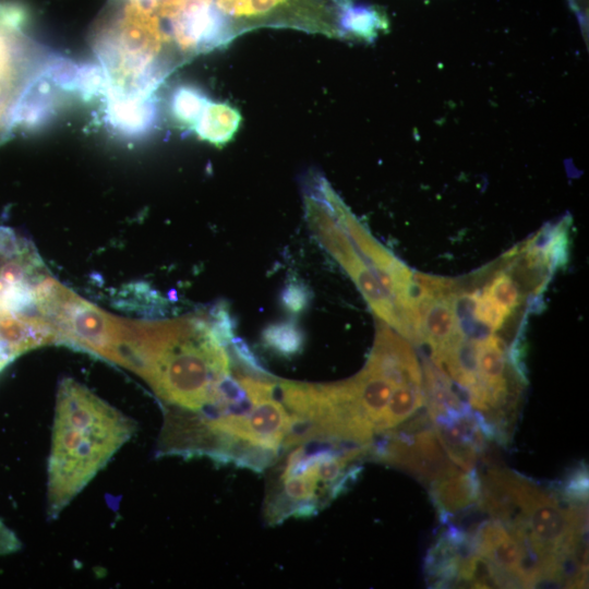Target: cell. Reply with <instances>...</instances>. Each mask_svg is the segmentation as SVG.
<instances>
[{"mask_svg": "<svg viewBox=\"0 0 589 589\" xmlns=\"http://www.w3.org/2000/svg\"><path fill=\"white\" fill-rule=\"evenodd\" d=\"M109 361L151 386L164 419L201 414L230 373L229 357L214 337L207 313L166 321L122 318Z\"/></svg>", "mask_w": 589, "mask_h": 589, "instance_id": "1", "label": "cell"}, {"mask_svg": "<svg viewBox=\"0 0 589 589\" xmlns=\"http://www.w3.org/2000/svg\"><path fill=\"white\" fill-rule=\"evenodd\" d=\"M135 421L86 386H58L48 459L47 513L56 518L132 437Z\"/></svg>", "mask_w": 589, "mask_h": 589, "instance_id": "2", "label": "cell"}, {"mask_svg": "<svg viewBox=\"0 0 589 589\" xmlns=\"http://www.w3.org/2000/svg\"><path fill=\"white\" fill-rule=\"evenodd\" d=\"M49 276L33 244L0 227V347L14 359L51 342L43 308Z\"/></svg>", "mask_w": 589, "mask_h": 589, "instance_id": "3", "label": "cell"}, {"mask_svg": "<svg viewBox=\"0 0 589 589\" xmlns=\"http://www.w3.org/2000/svg\"><path fill=\"white\" fill-rule=\"evenodd\" d=\"M62 62L27 31L23 9L0 0V147L28 120L39 86Z\"/></svg>", "mask_w": 589, "mask_h": 589, "instance_id": "4", "label": "cell"}, {"mask_svg": "<svg viewBox=\"0 0 589 589\" xmlns=\"http://www.w3.org/2000/svg\"><path fill=\"white\" fill-rule=\"evenodd\" d=\"M233 38L261 27L341 35L346 0H216Z\"/></svg>", "mask_w": 589, "mask_h": 589, "instance_id": "5", "label": "cell"}, {"mask_svg": "<svg viewBox=\"0 0 589 589\" xmlns=\"http://www.w3.org/2000/svg\"><path fill=\"white\" fill-rule=\"evenodd\" d=\"M368 455L430 483L459 471L445 453L434 429H422L414 433L390 431L385 433L382 441L371 444Z\"/></svg>", "mask_w": 589, "mask_h": 589, "instance_id": "6", "label": "cell"}, {"mask_svg": "<svg viewBox=\"0 0 589 589\" xmlns=\"http://www.w3.org/2000/svg\"><path fill=\"white\" fill-rule=\"evenodd\" d=\"M311 229L322 245L341 264L353 279L373 312L388 326L404 336L406 327L399 317L396 306L380 284L371 267L362 260L344 230L328 215H321L313 220Z\"/></svg>", "mask_w": 589, "mask_h": 589, "instance_id": "7", "label": "cell"}, {"mask_svg": "<svg viewBox=\"0 0 589 589\" xmlns=\"http://www.w3.org/2000/svg\"><path fill=\"white\" fill-rule=\"evenodd\" d=\"M388 378L396 387L422 386V373L410 345L387 324H378L375 341L365 364Z\"/></svg>", "mask_w": 589, "mask_h": 589, "instance_id": "8", "label": "cell"}, {"mask_svg": "<svg viewBox=\"0 0 589 589\" xmlns=\"http://www.w3.org/2000/svg\"><path fill=\"white\" fill-rule=\"evenodd\" d=\"M432 421L436 436L449 459L465 471L474 469L478 456L485 447V436L477 420V413L469 411Z\"/></svg>", "mask_w": 589, "mask_h": 589, "instance_id": "9", "label": "cell"}, {"mask_svg": "<svg viewBox=\"0 0 589 589\" xmlns=\"http://www.w3.org/2000/svg\"><path fill=\"white\" fill-rule=\"evenodd\" d=\"M477 553L488 558L514 587H521L524 548L500 520L480 524L471 534Z\"/></svg>", "mask_w": 589, "mask_h": 589, "instance_id": "10", "label": "cell"}, {"mask_svg": "<svg viewBox=\"0 0 589 589\" xmlns=\"http://www.w3.org/2000/svg\"><path fill=\"white\" fill-rule=\"evenodd\" d=\"M453 293L424 297L418 301L419 332L432 353L443 350L458 337V323L453 306Z\"/></svg>", "mask_w": 589, "mask_h": 589, "instance_id": "11", "label": "cell"}, {"mask_svg": "<svg viewBox=\"0 0 589 589\" xmlns=\"http://www.w3.org/2000/svg\"><path fill=\"white\" fill-rule=\"evenodd\" d=\"M430 496L438 512L440 518L446 522L449 517L460 513L481 497V480L476 469L460 472L431 483Z\"/></svg>", "mask_w": 589, "mask_h": 589, "instance_id": "12", "label": "cell"}, {"mask_svg": "<svg viewBox=\"0 0 589 589\" xmlns=\"http://www.w3.org/2000/svg\"><path fill=\"white\" fill-rule=\"evenodd\" d=\"M351 382L360 409L375 434L396 386L384 375L366 365L360 373L351 377Z\"/></svg>", "mask_w": 589, "mask_h": 589, "instance_id": "13", "label": "cell"}, {"mask_svg": "<svg viewBox=\"0 0 589 589\" xmlns=\"http://www.w3.org/2000/svg\"><path fill=\"white\" fill-rule=\"evenodd\" d=\"M240 121V113L232 107L208 100L193 127L201 137L214 144H224L232 137Z\"/></svg>", "mask_w": 589, "mask_h": 589, "instance_id": "14", "label": "cell"}, {"mask_svg": "<svg viewBox=\"0 0 589 589\" xmlns=\"http://www.w3.org/2000/svg\"><path fill=\"white\" fill-rule=\"evenodd\" d=\"M424 401V394L419 385L402 384L395 387L376 428V433H384L396 428L422 407Z\"/></svg>", "mask_w": 589, "mask_h": 589, "instance_id": "15", "label": "cell"}, {"mask_svg": "<svg viewBox=\"0 0 589 589\" xmlns=\"http://www.w3.org/2000/svg\"><path fill=\"white\" fill-rule=\"evenodd\" d=\"M262 340L268 349L289 358L302 351L304 333L294 321H280L263 329Z\"/></svg>", "mask_w": 589, "mask_h": 589, "instance_id": "16", "label": "cell"}, {"mask_svg": "<svg viewBox=\"0 0 589 589\" xmlns=\"http://www.w3.org/2000/svg\"><path fill=\"white\" fill-rule=\"evenodd\" d=\"M471 312L474 321L491 332L500 329L509 315L484 291L471 293Z\"/></svg>", "mask_w": 589, "mask_h": 589, "instance_id": "17", "label": "cell"}, {"mask_svg": "<svg viewBox=\"0 0 589 589\" xmlns=\"http://www.w3.org/2000/svg\"><path fill=\"white\" fill-rule=\"evenodd\" d=\"M483 291L509 314L520 303V292L514 279L506 273L496 274Z\"/></svg>", "mask_w": 589, "mask_h": 589, "instance_id": "18", "label": "cell"}, {"mask_svg": "<svg viewBox=\"0 0 589 589\" xmlns=\"http://www.w3.org/2000/svg\"><path fill=\"white\" fill-rule=\"evenodd\" d=\"M207 101L200 92L182 87L173 96L172 110L179 120L194 125Z\"/></svg>", "mask_w": 589, "mask_h": 589, "instance_id": "19", "label": "cell"}, {"mask_svg": "<svg viewBox=\"0 0 589 589\" xmlns=\"http://www.w3.org/2000/svg\"><path fill=\"white\" fill-rule=\"evenodd\" d=\"M211 330L216 340L224 347L230 345L235 337L236 322L225 302L214 304L207 312Z\"/></svg>", "mask_w": 589, "mask_h": 589, "instance_id": "20", "label": "cell"}, {"mask_svg": "<svg viewBox=\"0 0 589 589\" xmlns=\"http://www.w3.org/2000/svg\"><path fill=\"white\" fill-rule=\"evenodd\" d=\"M312 293L308 286L298 279L287 281L280 292V303L289 313L303 312L311 302Z\"/></svg>", "mask_w": 589, "mask_h": 589, "instance_id": "21", "label": "cell"}, {"mask_svg": "<svg viewBox=\"0 0 589 589\" xmlns=\"http://www.w3.org/2000/svg\"><path fill=\"white\" fill-rule=\"evenodd\" d=\"M564 497L574 503H585L588 496V472L585 466L576 468L568 477L564 488Z\"/></svg>", "mask_w": 589, "mask_h": 589, "instance_id": "22", "label": "cell"}, {"mask_svg": "<svg viewBox=\"0 0 589 589\" xmlns=\"http://www.w3.org/2000/svg\"><path fill=\"white\" fill-rule=\"evenodd\" d=\"M230 345H232L233 353L244 366L249 368L259 375H267L266 369L243 339L233 337Z\"/></svg>", "mask_w": 589, "mask_h": 589, "instance_id": "23", "label": "cell"}, {"mask_svg": "<svg viewBox=\"0 0 589 589\" xmlns=\"http://www.w3.org/2000/svg\"><path fill=\"white\" fill-rule=\"evenodd\" d=\"M21 548V542L14 532L0 519V556L11 554Z\"/></svg>", "mask_w": 589, "mask_h": 589, "instance_id": "24", "label": "cell"}]
</instances>
